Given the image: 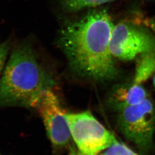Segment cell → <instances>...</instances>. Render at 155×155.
Returning <instances> with one entry per match:
<instances>
[{"instance_id":"1","label":"cell","mask_w":155,"mask_h":155,"mask_svg":"<svg viewBox=\"0 0 155 155\" xmlns=\"http://www.w3.org/2000/svg\"><path fill=\"white\" fill-rule=\"evenodd\" d=\"M114 25L106 10H93L65 25L58 43L71 66L79 75L107 81L118 74L110 48Z\"/></svg>"},{"instance_id":"2","label":"cell","mask_w":155,"mask_h":155,"mask_svg":"<svg viewBox=\"0 0 155 155\" xmlns=\"http://www.w3.org/2000/svg\"><path fill=\"white\" fill-rule=\"evenodd\" d=\"M54 85L32 45L27 42L20 43L11 52L0 79V106L35 108Z\"/></svg>"},{"instance_id":"3","label":"cell","mask_w":155,"mask_h":155,"mask_svg":"<svg viewBox=\"0 0 155 155\" xmlns=\"http://www.w3.org/2000/svg\"><path fill=\"white\" fill-rule=\"evenodd\" d=\"M66 118L72 140L81 155H98L118 142L89 111L67 113Z\"/></svg>"},{"instance_id":"4","label":"cell","mask_w":155,"mask_h":155,"mask_svg":"<svg viewBox=\"0 0 155 155\" xmlns=\"http://www.w3.org/2000/svg\"><path fill=\"white\" fill-rule=\"evenodd\" d=\"M117 114L116 125L124 137L142 152L151 150L155 130V110L152 102L147 98Z\"/></svg>"},{"instance_id":"5","label":"cell","mask_w":155,"mask_h":155,"mask_svg":"<svg viewBox=\"0 0 155 155\" xmlns=\"http://www.w3.org/2000/svg\"><path fill=\"white\" fill-rule=\"evenodd\" d=\"M110 48L114 58L131 61L145 52L155 51V39L142 29L120 23L114 26Z\"/></svg>"},{"instance_id":"6","label":"cell","mask_w":155,"mask_h":155,"mask_svg":"<svg viewBox=\"0 0 155 155\" xmlns=\"http://www.w3.org/2000/svg\"><path fill=\"white\" fill-rule=\"evenodd\" d=\"M45 125L48 137L55 150L69 146L72 137L66 113L52 89L48 90L36 106Z\"/></svg>"},{"instance_id":"7","label":"cell","mask_w":155,"mask_h":155,"mask_svg":"<svg viewBox=\"0 0 155 155\" xmlns=\"http://www.w3.org/2000/svg\"><path fill=\"white\" fill-rule=\"evenodd\" d=\"M147 96L146 91L142 85L133 83L130 86L116 90L109 100V105L118 112L127 107L140 103L146 99Z\"/></svg>"},{"instance_id":"8","label":"cell","mask_w":155,"mask_h":155,"mask_svg":"<svg viewBox=\"0 0 155 155\" xmlns=\"http://www.w3.org/2000/svg\"><path fill=\"white\" fill-rule=\"evenodd\" d=\"M136 64L134 83L141 85L155 72V51L139 55Z\"/></svg>"},{"instance_id":"9","label":"cell","mask_w":155,"mask_h":155,"mask_svg":"<svg viewBox=\"0 0 155 155\" xmlns=\"http://www.w3.org/2000/svg\"><path fill=\"white\" fill-rule=\"evenodd\" d=\"M115 0H62L66 9L71 11L80 10L85 8L98 6Z\"/></svg>"},{"instance_id":"10","label":"cell","mask_w":155,"mask_h":155,"mask_svg":"<svg viewBox=\"0 0 155 155\" xmlns=\"http://www.w3.org/2000/svg\"><path fill=\"white\" fill-rule=\"evenodd\" d=\"M98 155H140L124 143L118 142Z\"/></svg>"},{"instance_id":"11","label":"cell","mask_w":155,"mask_h":155,"mask_svg":"<svg viewBox=\"0 0 155 155\" xmlns=\"http://www.w3.org/2000/svg\"><path fill=\"white\" fill-rule=\"evenodd\" d=\"M10 48V41L7 40L0 43V79L7 61Z\"/></svg>"},{"instance_id":"12","label":"cell","mask_w":155,"mask_h":155,"mask_svg":"<svg viewBox=\"0 0 155 155\" xmlns=\"http://www.w3.org/2000/svg\"><path fill=\"white\" fill-rule=\"evenodd\" d=\"M71 155H81V154H79V153L78 152V153H74V154H73V153H72V154H71Z\"/></svg>"},{"instance_id":"13","label":"cell","mask_w":155,"mask_h":155,"mask_svg":"<svg viewBox=\"0 0 155 155\" xmlns=\"http://www.w3.org/2000/svg\"><path fill=\"white\" fill-rule=\"evenodd\" d=\"M154 85H155V77H154Z\"/></svg>"},{"instance_id":"14","label":"cell","mask_w":155,"mask_h":155,"mask_svg":"<svg viewBox=\"0 0 155 155\" xmlns=\"http://www.w3.org/2000/svg\"><path fill=\"white\" fill-rule=\"evenodd\" d=\"M0 155H1V154H0Z\"/></svg>"}]
</instances>
